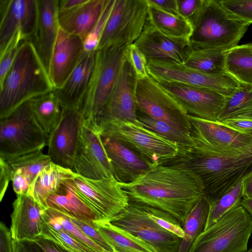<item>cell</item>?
Here are the masks:
<instances>
[{
    "instance_id": "obj_59",
    "label": "cell",
    "mask_w": 252,
    "mask_h": 252,
    "mask_svg": "<svg viewBox=\"0 0 252 252\" xmlns=\"http://www.w3.org/2000/svg\"><path fill=\"white\" fill-rule=\"evenodd\" d=\"M249 252H252V248L250 249Z\"/></svg>"
},
{
    "instance_id": "obj_22",
    "label": "cell",
    "mask_w": 252,
    "mask_h": 252,
    "mask_svg": "<svg viewBox=\"0 0 252 252\" xmlns=\"http://www.w3.org/2000/svg\"><path fill=\"white\" fill-rule=\"evenodd\" d=\"M101 135L111 162L115 179L120 183H130L152 167L138 154L122 142Z\"/></svg>"
},
{
    "instance_id": "obj_43",
    "label": "cell",
    "mask_w": 252,
    "mask_h": 252,
    "mask_svg": "<svg viewBox=\"0 0 252 252\" xmlns=\"http://www.w3.org/2000/svg\"><path fill=\"white\" fill-rule=\"evenodd\" d=\"M26 40L20 32L18 33L5 51L0 54V85L11 68L22 42Z\"/></svg>"
},
{
    "instance_id": "obj_55",
    "label": "cell",
    "mask_w": 252,
    "mask_h": 252,
    "mask_svg": "<svg viewBox=\"0 0 252 252\" xmlns=\"http://www.w3.org/2000/svg\"><path fill=\"white\" fill-rule=\"evenodd\" d=\"M87 0H60L58 2V12L72 10L87 1Z\"/></svg>"
},
{
    "instance_id": "obj_60",
    "label": "cell",
    "mask_w": 252,
    "mask_h": 252,
    "mask_svg": "<svg viewBox=\"0 0 252 252\" xmlns=\"http://www.w3.org/2000/svg\"><path fill=\"white\" fill-rule=\"evenodd\" d=\"M250 250V249L248 250V251H247V252H249Z\"/></svg>"
},
{
    "instance_id": "obj_31",
    "label": "cell",
    "mask_w": 252,
    "mask_h": 252,
    "mask_svg": "<svg viewBox=\"0 0 252 252\" xmlns=\"http://www.w3.org/2000/svg\"><path fill=\"white\" fill-rule=\"evenodd\" d=\"M226 73L243 86L252 87V51L250 44L237 45L225 54Z\"/></svg>"
},
{
    "instance_id": "obj_54",
    "label": "cell",
    "mask_w": 252,
    "mask_h": 252,
    "mask_svg": "<svg viewBox=\"0 0 252 252\" xmlns=\"http://www.w3.org/2000/svg\"><path fill=\"white\" fill-rule=\"evenodd\" d=\"M34 241L45 252H69L54 241L40 236L38 237Z\"/></svg>"
},
{
    "instance_id": "obj_8",
    "label": "cell",
    "mask_w": 252,
    "mask_h": 252,
    "mask_svg": "<svg viewBox=\"0 0 252 252\" xmlns=\"http://www.w3.org/2000/svg\"><path fill=\"white\" fill-rule=\"evenodd\" d=\"M252 233V218L240 205L195 239L189 252H246Z\"/></svg>"
},
{
    "instance_id": "obj_57",
    "label": "cell",
    "mask_w": 252,
    "mask_h": 252,
    "mask_svg": "<svg viewBox=\"0 0 252 252\" xmlns=\"http://www.w3.org/2000/svg\"><path fill=\"white\" fill-rule=\"evenodd\" d=\"M240 205L244 208L252 218V198L243 196L240 201Z\"/></svg>"
},
{
    "instance_id": "obj_19",
    "label": "cell",
    "mask_w": 252,
    "mask_h": 252,
    "mask_svg": "<svg viewBox=\"0 0 252 252\" xmlns=\"http://www.w3.org/2000/svg\"><path fill=\"white\" fill-rule=\"evenodd\" d=\"M137 79L126 55L109 99L94 123L106 119L138 121L135 95Z\"/></svg>"
},
{
    "instance_id": "obj_20",
    "label": "cell",
    "mask_w": 252,
    "mask_h": 252,
    "mask_svg": "<svg viewBox=\"0 0 252 252\" xmlns=\"http://www.w3.org/2000/svg\"><path fill=\"white\" fill-rule=\"evenodd\" d=\"M84 53L82 39L60 28L48 70L55 89H58L63 85Z\"/></svg>"
},
{
    "instance_id": "obj_29",
    "label": "cell",
    "mask_w": 252,
    "mask_h": 252,
    "mask_svg": "<svg viewBox=\"0 0 252 252\" xmlns=\"http://www.w3.org/2000/svg\"><path fill=\"white\" fill-rule=\"evenodd\" d=\"M75 174L72 170L52 162L38 174L32 181L28 194L46 209L48 197L57 190L64 180Z\"/></svg>"
},
{
    "instance_id": "obj_48",
    "label": "cell",
    "mask_w": 252,
    "mask_h": 252,
    "mask_svg": "<svg viewBox=\"0 0 252 252\" xmlns=\"http://www.w3.org/2000/svg\"><path fill=\"white\" fill-rule=\"evenodd\" d=\"M11 181L13 190L17 195L28 194L32 182L29 176L19 171L12 173Z\"/></svg>"
},
{
    "instance_id": "obj_37",
    "label": "cell",
    "mask_w": 252,
    "mask_h": 252,
    "mask_svg": "<svg viewBox=\"0 0 252 252\" xmlns=\"http://www.w3.org/2000/svg\"><path fill=\"white\" fill-rule=\"evenodd\" d=\"M43 217L40 236L54 241L69 252H96L76 240L58 223L46 217L44 213Z\"/></svg>"
},
{
    "instance_id": "obj_32",
    "label": "cell",
    "mask_w": 252,
    "mask_h": 252,
    "mask_svg": "<svg viewBox=\"0 0 252 252\" xmlns=\"http://www.w3.org/2000/svg\"><path fill=\"white\" fill-rule=\"evenodd\" d=\"M32 100L35 118L48 137L58 123L63 109L55 89L34 97Z\"/></svg>"
},
{
    "instance_id": "obj_6",
    "label": "cell",
    "mask_w": 252,
    "mask_h": 252,
    "mask_svg": "<svg viewBox=\"0 0 252 252\" xmlns=\"http://www.w3.org/2000/svg\"><path fill=\"white\" fill-rule=\"evenodd\" d=\"M0 158L8 160L42 151L48 136L33 114L32 99L0 119Z\"/></svg>"
},
{
    "instance_id": "obj_17",
    "label": "cell",
    "mask_w": 252,
    "mask_h": 252,
    "mask_svg": "<svg viewBox=\"0 0 252 252\" xmlns=\"http://www.w3.org/2000/svg\"><path fill=\"white\" fill-rule=\"evenodd\" d=\"M83 120L80 110L63 109L48 137V155L53 163L73 171Z\"/></svg>"
},
{
    "instance_id": "obj_5",
    "label": "cell",
    "mask_w": 252,
    "mask_h": 252,
    "mask_svg": "<svg viewBox=\"0 0 252 252\" xmlns=\"http://www.w3.org/2000/svg\"><path fill=\"white\" fill-rule=\"evenodd\" d=\"M95 125L100 135L122 142L152 167L172 162L180 155L178 145L145 127L138 121L98 120Z\"/></svg>"
},
{
    "instance_id": "obj_15",
    "label": "cell",
    "mask_w": 252,
    "mask_h": 252,
    "mask_svg": "<svg viewBox=\"0 0 252 252\" xmlns=\"http://www.w3.org/2000/svg\"><path fill=\"white\" fill-rule=\"evenodd\" d=\"M73 171L91 179L113 176L110 160L95 124L82 121Z\"/></svg>"
},
{
    "instance_id": "obj_33",
    "label": "cell",
    "mask_w": 252,
    "mask_h": 252,
    "mask_svg": "<svg viewBox=\"0 0 252 252\" xmlns=\"http://www.w3.org/2000/svg\"><path fill=\"white\" fill-rule=\"evenodd\" d=\"M210 208V201L205 194L192 208L183 225L185 236L178 252H189L195 239L205 229Z\"/></svg>"
},
{
    "instance_id": "obj_28",
    "label": "cell",
    "mask_w": 252,
    "mask_h": 252,
    "mask_svg": "<svg viewBox=\"0 0 252 252\" xmlns=\"http://www.w3.org/2000/svg\"><path fill=\"white\" fill-rule=\"evenodd\" d=\"M148 4L147 23L168 38L189 46V40L192 32L190 23L180 15L166 13Z\"/></svg>"
},
{
    "instance_id": "obj_45",
    "label": "cell",
    "mask_w": 252,
    "mask_h": 252,
    "mask_svg": "<svg viewBox=\"0 0 252 252\" xmlns=\"http://www.w3.org/2000/svg\"><path fill=\"white\" fill-rule=\"evenodd\" d=\"M70 218L71 221L76 224L89 238L106 252H115L113 248L99 233L95 227L94 221L80 220L71 217Z\"/></svg>"
},
{
    "instance_id": "obj_16",
    "label": "cell",
    "mask_w": 252,
    "mask_h": 252,
    "mask_svg": "<svg viewBox=\"0 0 252 252\" xmlns=\"http://www.w3.org/2000/svg\"><path fill=\"white\" fill-rule=\"evenodd\" d=\"M38 16L37 0H0V54L19 32L33 42Z\"/></svg>"
},
{
    "instance_id": "obj_56",
    "label": "cell",
    "mask_w": 252,
    "mask_h": 252,
    "mask_svg": "<svg viewBox=\"0 0 252 252\" xmlns=\"http://www.w3.org/2000/svg\"><path fill=\"white\" fill-rule=\"evenodd\" d=\"M243 194L244 196L252 198V175L243 182Z\"/></svg>"
},
{
    "instance_id": "obj_14",
    "label": "cell",
    "mask_w": 252,
    "mask_h": 252,
    "mask_svg": "<svg viewBox=\"0 0 252 252\" xmlns=\"http://www.w3.org/2000/svg\"><path fill=\"white\" fill-rule=\"evenodd\" d=\"M76 185L99 220H109L128 204L129 198L114 177L91 179L75 173Z\"/></svg>"
},
{
    "instance_id": "obj_25",
    "label": "cell",
    "mask_w": 252,
    "mask_h": 252,
    "mask_svg": "<svg viewBox=\"0 0 252 252\" xmlns=\"http://www.w3.org/2000/svg\"><path fill=\"white\" fill-rule=\"evenodd\" d=\"M95 51L85 52L63 85L55 89L63 108L80 110L92 75Z\"/></svg>"
},
{
    "instance_id": "obj_42",
    "label": "cell",
    "mask_w": 252,
    "mask_h": 252,
    "mask_svg": "<svg viewBox=\"0 0 252 252\" xmlns=\"http://www.w3.org/2000/svg\"><path fill=\"white\" fill-rule=\"evenodd\" d=\"M114 2L115 0H107L100 17L93 30L84 39L83 44L85 52H93L97 50L101 36Z\"/></svg>"
},
{
    "instance_id": "obj_18",
    "label": "cell",
    "mask_w": 252,
    "mask_h": 252,
    "mask_svg": "<svg viewBox=\"0 0 252 252\" xmlns=\"http://www.w3.org/2000/svg\"><path fill=\"white\" fill-rule=\"evenodd\" d=\"M156 80L189 115L210 121H218L225 103V96L203 88L176 82Z\"/></svg>"
},
{
    "instance_id": "obj_35",
    "label": "cell",
    "mask_w": 252,
    "mask_h": 252,
    "mask_svg": "<svg viewBox=\"0 0 252 252\" xmlns=\"http://www.w3.org/2000/svg\"><path fill=\"white\" fill-rule=\"evenodd\" d=\"M238 118L252 119V87L242 86L226 97L217 122Z\"/></svg>"
},
{
    "instance_id": "obj_34",
    "label": "cell",
    "mask_w": 252,
    "mask_h": 252,
    "mask_svg": "<svg viewBox=\"0 0 252 252\" xmlns=\"http://www.w3.org/2000/svg\"><path fill=\"white\" fill-rule=\"evenodd\" d=\"M226 51L191 49L184 64L207 73L227 74L225 67Z\"/></svg>"
},
{
    "instance_id": "obj_49",
    "label": "cell",
    "mask_w": 252,
    "mask_h": 252,
    "mask_svg": "<svg viewBox=\"0 0 252 252\" xmlns=\"http://www.w3.org/2000/svg\"><path fill=\"white\" fill-rule=\"evenodd\" d=\"M218 123L241 133L252 134V119H231Z\"/></svg>"
},
{
    "instance_id": "obj_3",
    "label": "cell",
    "mask_w": 252,
    "mask_h": 252,
    "mask_svg": "<svg viewBox=\"0 0 252 252\" xmlns=\"http://www.w3.org/2000/svg\"><path fill=\"white\" fill-rule=\"evenodd\" d=\"M175 160L185 163L200 177L210 203L252 175V153L225 156L194 147Z\"/></svg>"
},
{
    "instance_id": "obj_58",
    "label": "cell",
    "mask_w": 252,
    "mask_h": 252,
    "mask_svg": "<svg viewBox=\"0 0 252 252\" xmlns=\"http://www.w3.org/2000/svg\"><path fill=\"white\" fill-rule=\"evenodd\" d=\"M250 48L252 51V43L250 44Z\"/></svg>"
},
{
    "instance_id": "obj_9",
    "label": "cell",
    "mask_w": 252,
    "mask_h": 252,
    "mask_svg": "<svg viewBox=\"0 0 252 252\" xmlns=\"http://www.w3.org/2000/svg\"><path fill=\"white\" fill-rule=\"evenodd\" d=\"M148 13L147 0H115L97 50L134 43L145 27Z\"/></svg>"
},
{
    "instance_id": "obj_52",
    "label": "cell",
    "mask_w": 252,
    "mask_h": 252,
    "mask_svg": "<svg viewBox=\"0 0 252 252\" xmlns=\"http://www.w3.org/2000/svg\"><path fill=\"white\" fill-rule=\"evenodd\" d=\"M149 4L160 10L175 15H178L177 0H147Z\"/></svg>"
},
{
    "instance_id": "obj_1",
    "label": "cell",
    "mask_w": 252,
    "mask_h": 252,
    "mask_svg": "<svg viewBox=\"0 0 252 252\" xmlns=\"http://www.w3.org/2000/svg\"><path fill=\"white\" fill-rule=\"evenodd\" d=\"M152 167L134 181L119 183L129 200L149 205L171 215L182 225L206 193L200 177L185 163Z\"/></svg>"
},
{
    "instance_id": "obj_40",
    "label": "cell",
    "mask_w": 252,
    "mask_h": 252,
    "mask_svg": "<svg viewBox=\"0 0 252 252\" xmlns=\"http://www.w3.org/2000/svg\"><path fill=\"white\" fill-rule=\"evenodd\" d=\"M44 215L58 223L62 228L76 240L96 252H106L102 248L89 238L74 222L70 217L54 209L47 208Z\"/></svg>"
},
{
    "instance_id": "obj_13",
    "label": "cell",
    "mask_w": 252,
    "mask_h": 252,
    "mask_svg": "<svg viewBox=\"0 0 252 252\" xmlns=\"http://www.w3.org/2000/svg\"><path fill=\"white\" fill-rule=\"evenodd\" d=\"M109 221L140 238L155 252H178L182 238L152 220L137 202L129 200L128 205Z\"/></svg>"
},
{
    "instance_id": "obj_2",
    "label": "cell",
    "mask_w": 252,
    "mask_h": 252,
    "mask_svg": "<svg viewBox=\"0 0 252 252\" xmlns=\"http://www.w3.org/2000/svg\"><path fill=\"white\" fill-rule=\"evenodd\" d=\"M54 89L33 43L24 40L0 85V119L25 102Z\"/></svg>"
},
{
    "instance_id": "obj_21",
    "label": "cell",
    "mask_w": 252,
    "mask_h": 252,
    "mask_svg": "<svg viewBox=\"0 0 252 252\" xmlns=\"http://www.w3.org/2000/svg\"><path fill=\"white\" fill-rule=\"evenodd\" d=\"M12 206L10 229L13 239L34 241L42 233L45 209L29 194L17 195Z\"/></svg>"
},
{
    "instance_id": "obj_12",
    "label": "cell",
    "mask_w": 252,
    "mask_h": 252,
    "mask_svg": "<svg viewBox=\"0 0 252 252\" xmlns=\"http://www.w3.org/2000/svg\"><path fill=\"white\" fill-rule=\"evenodd\" d=\"M147 68L149 75L155 80L176 82L209 89L225 97L242 87L228 74L207 73L172 61L147 60Z\"/></svg>"
},
{
    "instance_id": "obj_11",
    "label": "cell",
    "mask_w": 252,
    "mask_h": 252,
    "mask_svg": "<svg viewBox=\"0 0 252 252\" xmlns=\"http://www.w3.org/2000/svg\"><path fill=\"white\" fill-rule=\"evenodd\" d=\"M189 117L194 147L225 156L252 153V134L241 133L217 122Z\"/></svg>"
},
{
    "instance_id": "obj_4",
    "label": "cell",
    "mask_w": 252,
    "mask_h": 252,
    "mask_svg": "<svg viewBox=\"0 0 252 252\" xmlns=\"http://www.w3.org/2000/svg\"><path fill=\"white\" fill-rule=\"evenodd\" d=\"M189 22L191 49L220 51L238 45L250 25L227 11L218 0H204Z\"/></svg>"
},
{
    "instance_id": "obj_39",
    "label": "cell",
    "mask_w": 252,
    "mask_h": 252,
    "mask_svg": "<svg viewBox=\"0 0 252 252\" xmlns=\"http://www.w3.org/2000/svg\"><path fill=\"white\" fill-rule=\"evenodd\" d=\"M6 161L12 173L19 171L32 180L45 167L52 162L49 156L39 151L25 155Z\"/></svg>"
},
{
    "instance_id": "obj_44",
    "label": "cell",
    "mask_w": 252,
    "mask_h": 252,
    "mask_svg": "<svg viewBox=\"0 0 252 252\" xmlns=\"http://www.w3.org/2000/svg\"><path fill=\"white\" fill-rule=\"evenodd\" d=\"M220 4L229 13L242 21L252 23V0H220Z\"/></svg>"
},
{
    "instance_id": "obj_53",
    "label": "cell",
    "mask_w": 252,
    "mask_h": 252,
    "mask_svg": "<svg viewBox=\"0 0 252 252\" xmlns=\"http://www.w3.org/2000/svg\"><path fill=\"white\" fill-rule=\"evenodd\" d=\"M14 252H45L34 241H20L13 240Z\"/></svg>"
},
{
    "instance_id": "obj_10",
    "label": "cell",
    "mask_w": 252,
    "mask_h": 252,
    "mask_svg": "<svg viewBox=\"0 0 252 252\" xmlns=\"http://www.w3.org/2000/svg\"><path fill=\"white\" fill-rule=\"evenodd\" d=\"M135 95L137 111L141 114L191 134L189 115L152 77L137 79Z\"/></svg>"
},
{
    "instance_id": "obj_36",
    "label": "cell",
    "mask_w": 252,
    "mask_h": 252,
    "mask_svg": "<svg viewBox=\"0 0 252 252\" xmlns=\"http://www.w3.org/2000/svg\"><path fill=\"white\" fill-rule=\"evenodd\" d=\"M137 120L145 127L178 145L180 148V153L190 150L195 146L191 134L178 129L165 122L143 114H137Z\"/></svg>"
},
{
    "instance_id": "obj_50",
    "label": "cell",
    "mask_w": 252,
    "mask_h": 252,
    "mask_svg": "<svg viewBox=\"0 0 252 252\" xmlns=\"http://www.w3.org/2000/svg\"><path fill=\"white\" fill-rule=\"evenodd\" d=\"M13 239L10 229L5 223H0V252H14Z\"/></svg>"
},
{
    "instance_id": "obj_26",
    "label": "cell",
    "mask_w": 252,
    "mask_h": 252,
    "mask_svg": "<svg viewBox=\"0 0 252 252\" xmlns=\"http://www.w3.org/2000/svg\"><path fill=\"white\" fill-rule=\"evenodd\" d=\"M74 176L64 180L57 190L48 197L46 201L47 208L80 220H99L97 215L78 189Z\"/></svg>"
},
{
    "instance_id": "obj_47",
    "label": "cell",
    "mask_w": 252,
    "mask_h": 252,
    "mask_svg": "<svg viewBox=\"0 0 252 252\" xmlns=\"http://www.w3.org/2000/svg\"><path fill=\"white\" fill-rule=\"evenodd\" d=\"M204 0H177L179 14L189 22L198 12Z\"/></svg>"
},
{
    "instance_id": "obj_24",
    "label": "cell",
    "mask_w": 252,
    "mask_h": 252,
    "mask_svg": "<svg viewBox=\"0 0 252 252\" xmlns=\"http://www.w3.org/2000/svg\"><path fill=\"white\" fill-rule=\"evenodd\" d=\"M58 2L59 0H37L38 23L33 43L48 72L60 28Z\"/></svg>"
},
{
    "instance_id": "obj_38",
    "label": "cell",
    "mask_w": 252,
    "mask_h": 252,
    "mask_svg": "<svg viewBox=\"0 0 252 252\" xmlns=\"http://www.w3.org/2000/svg\"><path fill=\"white\" fill-rule=\"evenodd\" d=\"M240 181L220 198L210 203L205 230L209 228L227 213L240 205L244 196L243 182Z\"/></svg>"
},
{
    "instance_id": "obj_41",
    "label": "cell",
    "mask_w": 252,
    "mask_h": 252,
    "mask_svg": "<svg viewBox=\"0 0 252 252\" xmlns=\"http://www.w3.org/2000/svg\"><path fill=\"white\" fill-rule=\"evenodd\" d=\"M149 218L164 229L181 238L185 236L183 226L173 216L160 209L138 203Z\"/></svg>"
},
{
    "instance_id": "obj_30",
    "label": "cell",
    "mask_w": 252,
    "mask_h": 252,
    "mask_svg": "<svg viewBox=\"0 0 252 252\" xmlns=\"http://www.w3.org/2000/svg\"><path fill=\"white\" fill-rule=\"evenodd\" d=\"M96 228L115 252H155L143 240L112 225L109 220H96Z\"/></svg>"
},
{
    "instance_id": "obj_7",
    "label": "cell",
    "mask_w": 252,
    "mask_h": 252,
    "mask_svg": "<svg viewBox=\"0 0 252 252\" xmlns=\"http://www.w3.org/2000/svg\"><path fill=\"white\" fill-rule=\"evenodd\" d=\"M127 46L109 47L95 51L92 75L80 109L85 121L94 124L105 107L126 57Z\"/></svg>"
},
{
    "instance_id": "obj_23",
    "label": "cell",
    "mask_w": 252,
    "mask_h": 252,
    "mask_svg": "<svg viewBox=\"0 0 252 252\" xmlns=\"http://www.w3.org/2000/svg\"><path fill=\"white\" fill-rule=\"evenodd\" d=\"M147 60L172 61L184 64L191 50L189 45L177 42L164 36L147 22L133 43Z\"/></svg>"
},
{
    "instance_id": "obj_51",
    "label": "cell",
    "mask_w": 252,
    "mask_h": 252,
    "mask_svg": "<svg viewBox=\"0 0 252 252\" xmlns=\"http://www.w3.org/2000/svg\"><path fill=\"white\" fill-rule=\"evenodd\" d=\"M12 175L6 161L0 158V200L1 201L7 190Z\"/></svg>"
},
{
    "instance_id": "obj_46",
    "label": "cell",
    "mask_w": 252,
    "mask_h": 252,
    "mask_svg": "<svg viewBox=\"0 0 252 252\" xmlns=\"http://www.w3.org/2000/svg\"><path fill=\"white\" fill-rule=\"evenodd\" d=\"M127 58L138 79L149 75L147 60L144 54L133 43L127 47Z\"/></svg>"
},
{
    "instance_id": "obj_27",
    "label": "cell",
    "mask_w": 252,
    "mask_h": 252,
    "mask_svg": "<svg viewBox=\"0 0 252 252\" xmlns=\"http://www.w3.org/2000/svg\"><path fill=\"white\" fill-rule=\"evenodd\" d=\"M107 0H87L69 11L58 12L60 27L84 40L100 17Z\"/></svg>"
}]
</instances>
